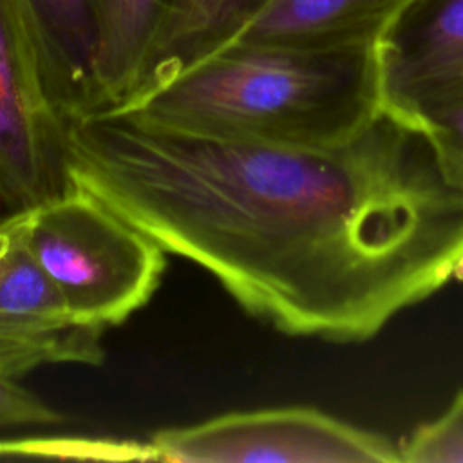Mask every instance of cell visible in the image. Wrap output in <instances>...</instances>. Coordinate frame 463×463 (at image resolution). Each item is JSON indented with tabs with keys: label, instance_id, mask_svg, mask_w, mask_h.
<instances>
[{
	"label": "cell",
	"instance_id": "cell-9",
	"mask_svg": "<svg viewBox=\"0 0 463 463\" xmlns=\"http://www.w3.org/2000/svg\"><path fill=\"white\" fill-rule=\"evenodd\" d=\"M269 0H175L148 58L134 105L190 65L226 47ZM123 107V109H127Z\"/></svg>",
	"mask_w": 463,
	"mask_h": 463
},
{
	"label": "cell",
	"instance_id": "cell-10",
	"mask_svg": "<svg viewBox=\"0 0 463 463\" xmlns=\"http://www.w3.org/2000/svg\"><path fill=\"white\" fill-rule=\"evenodd\" d=\"M83 326L34 260L16 212L0 215V336H38Z\"/></svg>",
	"mask_w": 463,
	"mask_h": 463
},
{
	"label": "cell",
	"instance_id": "cell-13",
	"mask_svg": "<svg viewBox=\"0 0 463 463\" xmlns=\"http://www.w3.org/2000/svg\"><path fill=\"white\" fill-rule=\"evenodd\" d=\"M65 416L45 403L40 396L22 387L16 378L0 373V429L2 427H43L60 425Z\"/></svg>",
	"mask_w": 463,
	"mask_h": 463
},
{
	"label": "cell",
	"instance_id": "cell-8",
	"mask_svg": "<svg viewBox=\"0 0 463 463\" xmlns=\"http://www.w3.org/2000/svg\"><path fill=\"white\" fill-rule=\"evenodd\" d=\"M174 4L175 0H92L99 110L123 109L134 99Z\"/></svg>",
	"mask_w": 463,
	"mask_h": 463
},
{
	"label": "cell",
	"instance_id": "cell-15",
	"mask_svg": "<svg viewBox=\"0 0 463 463\" xmlns=\"http://www.w3.org/2000/svg\"><path fill=\"white\" fill-rule=\"evenodd\" d=\"M0 215H2V213H0Z\"/></svg>",
	"mask_w": 463,
	"mask_h": 463
},
{
	"label": "cell",
	"instance_id": "cell-4",
	"mask_svg": "<svg viewBox=\"0 0 463 463\" xmlns=\"http://www.w3.org/2000/svg\"><path fill=\"white\" fill-rule=\"evenodd\" d=\"M67 119L56 109L20 0H0V213L71 186Z\"/></svg>",
	"mask_w": 463,
	"mask_h": 463
},
{
	"label": "cell",
	"instance_id": "cell-2",
	"mask_svg": "<svg viewBox=\"0 0 463 463\" xmlns=\"http://www.w3.org/2000/svg\"><path fill=\"white\" fill-rule=\"evenodd\" d=\"M16 213L34 260L78 324H123L159 288L166 251L92 194L71 184Z\"/></svg>",
	"mask_w": 463,
	"mask_h": 463
},
{
	"label": "cell",
	"instance_id": "cell-5",
	"mask_svg": "<svg viewBox=\"0 0 463 463\" xmlns=\"http://www.w3.org/2000/svg\"><path fill=\"white\" fill-rule=\"evenodd\" d=\"M374 52L383 105L423 118L463 101V0H409Z\"/></svg>",
	"mask_w": 463,
	"mask_h": 463
},
{
	"label": "cell",
	"instance_id": "cell-7",
	"mask_svg": "<svg viewBox=\"0 0 463 463\" xmlns=\"http://www.w3.org/2000/svg\"><path fill=\"white\" fill-rule=\"evenodd\" d=\"M56 109L69 119L98 112L92 0H20Z\"/></svg>",
	"mask_w": 463,
	"mask_h": 463
},
{
	"label": "cell",
	"instance_id": "cell-14",
	"mask_svg": "<svg viewBox=\"0 0 463 463\" xmlns=\"http://www.w3.org/2000/svg\"><path fill=\"white\" fill-rule=\"evenodd\" d=\"M452 279L458 282H463V251L461 255L456 259L454 268H452Z\"/></svg>",
	"mask_w": 463,
	"mask_h": 463
},
{
	"label": "cell",
	"instance_id": "cell-11",
	"mask_svg": "<svg viewBox=\"0 0 463 463\" xmlns=\"http://www.w3.org/2000/svg\"><path fill=\"white\" fill-rule=\"evenodd\" d=\"M402 463H463V389L434 418L398 439Z\"/></svg>",
	"mask_w": 463,
	"mask_h": 463
},
{
	"label": "cell",
	"instance_id": "cell-3",
	"mask_svg": "<svg viewBox=\"0 0 463 463\" xmlns=\"http://www.w3.org/2000/svg\"><path fill=\"white\" fill-rule=\"evenodd\" d=\"M145 443L150 461L402 463L396 439L302 405L226 412Z\"/></svg>",
	"mask_w": 463,
	"mask_h": 463
},
{
	"label": "cell",
	"instance_id": "cell-1",
	"mask_svg": "<svg viewBox=\"0 0 463 463\" xmlns=\"http://www.w3.org/2000/svg\"><path fill=\"white\" fill-rule=\"evenodd\" d=\"M382 103L374 45L230 43L116 110L210 136L329 143Z\"/></svg>",
	"mask_w": 463,
	"mask_h": 463
},
{
	"label": "cell",
	"instance_id": "cell-6",
	"mask_svg": "<svg viewBox=\"0 0 463 463\" xmlns=\"http://www.w3.org/2000/svg\"><path fill=\"white\" fill-rule=\"evenodd\" d=\"M407 2L269 0L232 43L315 49L376 45L382 33Z\"/></svg>",
	"mask_w": 463,
	"mask_h": 463
},
{
	"label": "cell",
	"instance_id": "cell-12",
	"mask_svg": "<svg viewBox=\"0 0 463 463\" xmlns=\"http://www.w3.org/2000/svg\"><path fill=\"white\" fill-rule=\"evenodd\" d=\"M423 119L445 175L463 190V101L429 112Z\"/></svg>",
	"mask_w": 463,
	"mask_h": 463
}]
</instances>
